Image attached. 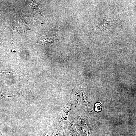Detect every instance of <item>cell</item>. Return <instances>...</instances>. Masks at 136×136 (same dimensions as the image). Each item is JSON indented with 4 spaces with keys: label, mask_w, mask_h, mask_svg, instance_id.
<instances>
[{
    "label": "cell",
    "mask_w": 136,
    "mask_h": 136,
    "mask_svg": "<svg viewBox=\"0 0 136 136\" xmlns=\"http://www.w3.org/2000/svg\"><path fill=\"white\" fill-rule=\"evenodd\" d=\"M31 7L33 16L34 17L42 18L44 17L41 14V10L37 4L33 1L26 0Z\"/></svg>",
    "instance_id": "cell-5"
},
{
    "label": "cell",
    "mask_w": 136,
    "mask_h": 136,
    "mask_svg": "<svg viewBox=\"0 0 136 136\" xmlns=\"http://www.w3.org/2000/svg\"><path fill=\"white\" fill-rule=\"evenodd\" d=\"M72 108V104L70 99L65 106L60 110L57 114V118L58 127L62 121L67 120L69 113Z\"/></svg>",
    "instance_id": "cell-2"
},
{
    "label": "cell",
    "mask_w": 136,
    "mask_h": 136,
    "mask_svg": "<svg viewBox=\"0 0 136 136\" xmlns=\"http://www.w3.org/2000/svg\"><path fill=\"white\" fill-rule=\"evenodd\" d=\"M65 131L66 130L64 129L63 127L61 126L56 130L49 132H45L43 136H62Z\"/></svg>",
    "instance_id": "cell-7"
},
{
    "label": "cell",
    "mask_w": 136,
    "mask_h": 136,
    "mask_svg": "<svg viewBox=\"0 0 136 136\" xmlns=\"http://www.w3.org/2000/svg\"><path fill=\"white\" fill-rule=\"evenodd\" d=\"M63 128L64 129H67L71 131L74 133L76 136H81L77 131L74 121H72L69 124L64 125Z\"/></svg>",
    "instance_id": "cell-9"
},
{
    "label": "cell",
    "mask_w": 136,
    "mask_h": 136,
    "mask_svg": "<svg viewBox=\"0 0 136 136\" xmlns=\"http://www.w3.org/2000/svg\"><path fill=\"white\" fill-rule=\"evenodd\" d=\"M55 40L50 35L43 36L40 34H38L36 38L35 43H39L41 45H44L50 43H54V41Z\"/></svg>",
    "instance_id": "cell-4"
},
{
    "label": "cell",
    "mask_w": 136,
    "mask_h": 136,
    "mask_svg": "<svg viewBox=\"0 0 136 136\" xmlns=\"http://www.w3.org/2000/svg\"><path fill=\"white\" fill-rule=\"evenodd\" d=\"M14 72V71L12 72H3L2 71H0V74H9L10 73H13Z\"/></svg>",
    "instance_id": "cell-11"
},
{
    "label": "cell",
    "mask_w": 136,
    "mask_h": 136,
    "mask_svg": "<svg viewBox=\"0 0 136 136\" xmlns=\"http://www.w3.org/2000/svg\"><path fill=\"white\" fill-rule=\"evenodd\" d=\"M70 100L73 106L77 107L80 105L81 101L79 93L77 91L73 90L70 95Z\"/></svg>",
    "instance_id": "cell-6"
},
{
    "label": "cell",
    "mask_w": 136,
    "mask_h": 136,
    "mask_svg": "<svg viewBox=\"0 0 136 136\" xmlns=\"http://www.w3.org/2000/svg\"><path fill=\"white\" fill-rule=\"evenodd\" d=\"M105 136H107V135L106 134V135Z\"/></svg>",
    "instance_id": "cell-14"
},
{
    "label": "cell",
    "mask_w": 136,
    "mask_h": 136,
    "mask_svg": "<svg viewBox=\"0 0 136 136\" xmlns=\"http://www.w3.org/2000/svg\"><path fill=\"white\" fill-rule=\"evenodd\" d=\"M78 129L82 136H92L93 131L90 126L80 116L77 118Z\"/></svg>",
    "instance_id": "cell-1"
},
{
    "label": "cell",
    "mask_w": 136,
    "mask_h": 136,
    "mask_svg": "<svg viewBox=\"0 0 136 136\" xmlns=\"http://www.w3.org/2000/svg\"><path fill=\"white\" fill-rule=\"evenodd\" d=\"M81 90V91L83 94L82 101L85 109L89 112H93L91 108V104L90 102L87 98L85 93L82 90V89Z\"/></svg>",
    "instance_id": "cell-8"
},
{
    "label": "cell",
    "mask_w": 136,
    "mask_h": 136,
    "mask_svg": "<svg viewBox=\"0 0 136 136\" xmlns=\"http://www.w3.org/2000/svg\"><path fill=\"white\" fill-rule=\"evenodd\" d=\"M66 132V131H65L64 133L63 134L62 136H65Z\"/></svg>",
    "instance_id": "cell-12"
},
{
    "label": "cell",
    "mask_w": 136,
    "mask_h": 136,
    "mask_svg": "<svg viewBox=\"0 0 136 136\" xmlns=\"http://www.w3.org/2000/svg\"><path fill=\"white\" fill-rule=\"evenodd\" d=\"M71 136H75V135L73 134H71Z\"/></svg>",
    "instance_id": "cell-13"
},
{
    "label": "cell",
    "mask_w": 136,
    "mask_h": 136,
    "mask_svg": "<svg viewBox=\"0 0 136 136\" xmlns=\"http://www.w3.org/2000/svg\"><path fill=\"white\" fill-rule=\"evenodd\" d=\"M10 27L12 30L15 32H22L29 29L26 22L23 19V16L19 20L11 24Z\"/></svg>",
    "instance_id": "cell-3"
},
{
    "label": "cell",
    "mask_w": 136,
    "mask_h": 136,
    "mask_svg": "<svg viewBox=\"0 0 136 136\" xmlns=\"http://www.w3.org/2000/svg\"><path fill=\"white\" fill-rule=\"evenodd\" d=\"M18 96L17 95H15L13 94H12L11 96H5L3 95L1 92V91L0 89V101L2 100V99L7 97H17Z\"/></svg>",
    "instance_id": "cell-10"
}]
</instances>
